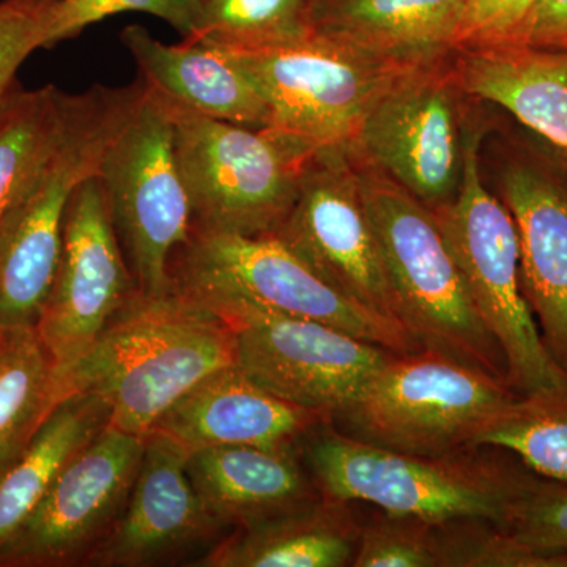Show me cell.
<instances>
[{
    "instance_id": "1",
    "label": "cell",
    "mask_w": 567,
    "mask_h": 567,
    "mask_svg": "<svg viewBox=\"0 0 567 567\" xmlns=\"http://www.w3.org/2000/svg\"><path fill=\"white\" fill-rule=\"evenodd\" d=\"M230 365H237V341L218 312L175 287L137 292L59 382V402L100 395L112 427L145 436L182 395Z\"/></svg>"
},
{
    "instance_id": "2",
    "label": "cell",
    "mask_w": 567,
    "mask_h": 567,
    "mask_svg": "<svg viewBox=\"0 0 567 567\" xmlns=\"http://www.w3.org/2000/svg\"><path fill=\"white\" fill-rule=\"evenodd\" d=\"M300 451L320 494L435 525L486 520L502 528L532 473L498 447L413 456L369 445L333 423L312 431Z\"/></svg>"
},
{
    "instance_id": "3",
    "label": "cell",
    "mask_w": 567,
    "mask_h": 567,
    "mask_svg": "<svg viewBox=\"0 0 567 567\" xmlns=\"http://www.w3.org/2000/svg\"><path fill=\"white\" fill-rule=\"evenodd\" d=\"M93 85L63 95L62 121L0 229V328L37 327L58 275L66 208L82 182L99 174L104 152L144 96Z\"/></svg>"
},
{
    "instance_id": "4",
    "label": "cell",
    "mask_w": 567,
    "mask_h": 567,
    "mask_svg": "<svg viewBox=\"0 0 567 567\" xmlns=\"http://www.w3.org/2000/svg\"><path fill=\"white\" fill-rule=\"evenodd\" d=\"M357 162L405 330L421 349L436 350L506 380L505 354L477 316L434 212L388 175Z\"/></svg>"
},
{
    "instance_id": "5",
    "label": "cell",
    "mask_w": 567,
    "mask_h": 567,
    "mask_svg": "<svg viewBox=\"0 0 567 567\" xmlns=\"http://www.w3.org/2000/svg\"><path fill=\"white\" fill-rule=\"evenodd\" d=\"M486 128L472 122L466 132L464 175L453 203L435 208L477 316L506 360V382L517 394L536 393L566 382L551 360L520 286L516 224L481 171Z\"/></svg>"
},
{
    "instance_id": "6",
    "label": "cell",
    "mask_w": 567,
    "mask_h": 567,
    "mask_svg": "<svg viewBox=\"0 0 567 567\" xmlns=\"http://www.w3.org/2000/svg\"><path fill=\"white\" fill-rule=\"evenodd\" d=\"M159 100L173 121L193 229L248 237L278 233L315 151L267 128L218 121Z\"/></svg>"
},
{
    "instance_id": "7",
    "label": "cell",
    "mask_w": 567,
    "mask_h": 567,
    "mask_svg": "<svg viewBox=\"0 0 567 567\" xmlns=\"http://www.w3.org/2000/svg\"><path fill=\"white\" fill-rule=\"evenodd\" d=\"M517 393L506 380L431 349L393 353L336 421L344 434L413 456L475 450L484 423Z\"/></svg>"
},
{
    "instance_id": "8",
    "label": "cell",
    "mask_w": 567,
    "mask_h": 567,
    "mask_svg": "<svg viewBox=\"0 0 567 567\" xmlns=\"http://www.w3.org/2000/svg\"><path fill=\"white\" fill-rule=\"evenodd\" d=\"M173 287L197 298H240L279 315L317 320L394 353L421 349L404 328L347 298L276 235L193 229L171 262Z\"/></svg>"
},
{
    "instance_id": "9",
    "label": "cell",
    "mask_w": 567,
    "mask_h": 567,
    "mask_svg": "<svg viewBox=\"0 0 567 567\" xmlns=\"http://www.w3.org/2000/svg\"><path fill=\"white\" fill-rule=\"evenodd\" d=\"M96 177L137 292H169L171 262L193 233V210L175 155L173 121L147 87L107 145Z\"/></svg>"
},
{
    "instance_id": "10",
    "label": "cell",
    "mask_w": 567,
    "mask_h": 567,
    "mask_svg": "<svg viewBox=\"0 0 567 567\" xmlns=\"http://www.w3.org/2000/svg\"><path fill=\"white\" fill-rule=\"evenodd\" d=\"M270 110L267 130L309 151L350 147L380 95L405 71L312 32L305 39L229 51Z\"/></svg>"
},
{
    "instance_id": "11",
    "label": "cell",
    "mask_w": 567,
    "mask_h": 567,
    "mask_svg": "<svg viewBox=\"0 0 567 567\" xmlns=\"http://www.w3.org/2000/svg\"><path fill=\"white\" fill-rule=\"evenodd\" d=\"M199 301L233 327L237 365L249 379L333 421L394 353L331 324L279 315L240 298Z\"/></svg>"
},
{
    "instance_id": "12",
    "label": "cell",
    "mask_w": 567,
    "mask_h": 567,
    "mask_svg": "<svg viewBox=\"0 0 567 567\" xmlns=\"http://www.w3.org/2000/svg\"><path fill=\"white\" fill-rule=\"evenodd\" d=\"M451 55L405 71L372 104L350 151L435 210L453 203L464 175L470 123Z\"/></svg>"
},
{
    "instance_id": "13",
    "label": "cell",
    "mask_w": 567,
    "mask_h": 567,
    "mask_svg": "<svg viewBox=\"0 0 567 567\" xmlns=\"http://www.w3.org/2000/svg\"><path fill=\"white\" fill-rule=\"evenodd\" d=\"M274 235L324 282L405 330L350 147L309 156L292 210Z\"/></svg>"
},
{
    "instance_id": "14",
    "label": "cell",
    "mask_w": 567,
    "mask_h": 567,
    "mask_svg": "<svg viewBox=\"0 0 567 567\" xmlns=\"http://www.w3.org/2000/svg\"><path fill=\"white\" fill-rule=\"evenodd\" d=\"M136 293L102 182L93 175L66 208L61 262L35 327L58 385Z\"/></svg>"
},
{
    "instance_id": "15",
    "label": "cell",
    "mask_w": 567,
    "mask_h": 567,
    "mask_svg": "<svg viewBox=\"0 0 567 567\" xmlns=\"http://www.w3.org/2000/svg\"><path fill=\"white\" fill-rule=\"evenodd\" d=\"M144 447L145 436L107 425L63 470L31 516L0 548V565L87 561L125 509Z\"/></svg>"
},
{
    "instance_id": "16",
    "label": "cell",
    "mask_w": 567,
    "mask_h": 567,
    "mask_svg": "<svg viewBox=\"0 0 567 567\" xmlns=\"http://www.w3.org/2000/svg\"><path fill=\"white\" fill-rule=\"evenodd\" d=\"M496 188L516 224L522 293L567 374V175L546 156L509 148L496 164Z\"/></svg>"
},
{
    "instance_id": "17",
    "label": "cell",
    "mask_w": 567,
    "mask_h": 567,
    "mask_svg": "<svg viewBox=\"0 0 567 567\" xmlns=\"http://www.w3.org/2000/svg\"><path fill=\"white\" fill-rule=\"evenodd\" d=\"M189 453L169 436L151 431L125 509L85 565H158L218 535L221 525L200 502L186 462Z\"/></svg>"
},
{
    "instance_id": "18",
    "label": "cell",
    "mask_w": 567,
    "mask_h": 567,
    "mask_svg": "<svg viewBox=\"0 0 567 567\" xmlns=\"http://www.w3.org/2000/svg\"><path fill=\"white\" fill-rule=\"evenodd\" d=\"M330 417L284 401L238 365L205 377L153 425L188 453L205 447H300Z\"/></svg>"
},
{
    "instance_id": "19",
    "label": "cell",
    "mask_w": 567,
    "mask_h": 567,
    "mask_svg": "<svg viewBox=\"0 0 567 567\" xmlns=\"http://www.w3.org/2000/svg\"><path fill=\"white\" fill-rule=\"evenodd\" d=\"M466 0H315L312 32L388 65L420 69L456 51Z\"/></svg>"
},
{
    "instance_id": "20",
    "label": "cell",
    "mask_w": 567,
    "mask_h": 567,
    "mask_svg": "<svg viewBox=\"0 0 567 567\" xmlns=\"http://www.w3.org/2000/svg\"><path fill=\"white\" fill-rule=\"evenodd\" d=\"M122 43L145 87L167 103L237 125H270L262 93L229 51L185 40L164 44L142 25H128Z\"/></svg>"
},
{
    "instance_id": "21",
    "label": "cell",
    "mask_w": 567,
    "mask_h": 567,
    "mask_svg": "<svg viewBox=\"0 0 567 567\" xmlns=\"http://www.w3.org/2000/svg\"><path fill=\"white\" fill-rule=\"evenodd\" d=\"M300 447L216 446L189 453L186 470L221 527H241L319 498Z\"/></svg>"
},
{
    "instance_id": "22",
    "label": "cell",
    "mask_w": 567,
    "mask_h": 567,
    "mask_svg": "<svg viewBox=\"0 0 567 567\" xmlns=\"http://www.w3.org/2000/svg\"><path fill=\"white\" fill-rule=\"evenodd\" d=\"M451 69L470 99L498 104L567 153V51L464 48L451 54Z\"/></svg>"
},
{
    "instance_id": "23",
    "label": "cell",
    "mask_w": 567,
    "mask_h": 567,
    "mask_svg": "<svg viewBox=\"0 0 567 567\" xmlns=\"http://www.w3.org/2000/svg\"><path fill=\"white\" fill-rule=\"evenodd\" d=\"M354 505L320 495L305 505L235 528L192 566H352L363 525Z\"/></svg>"
},
{
    "instance_id": "24",
    "label": "cell",
    "mask_w": 567,
    "mask_h": 567,
    "mask_svg": "<svg viewBox=\"0 0 567 567\" xmlns=\"http://www.w3.org/2000/svg\"><path fill=\"white\" fill-rule=\"evenodd\" d=\"M110 405L93 393L70 395L52 410L20 461L0 481V548L63 470L110 425Z\"/></svg>"
},
{
    "instance_id": "25",
    "label": "cell",
    "mask_w": 567,
    "mask_h": 567,
    "mask_svg": "<svg viewBox=\"0 0 567 567\" xmlns=\"http://www.w3.org/2000/svg\"><path fill=\"white\" fill-rule=\"evenodd\" d=\"M59 404L54 363L37 328H0V481Z\"/></svg>"
},
{
    "instance_id": "26",
    "label": "cell",
    "mask_w": 567,
    "mask_h": 567,
    "mask_svg": "<svg viewBox=\"0 0 567 567\" xmlns=\"http://www.w3.org/2000/svg\"><path fill=\"white\" fill-rule=\"evenodd\" d=\"M473 446L505 450L536 475L567 484V380L511 399L484 423Z\"/></svg>"
},
{
    "instance_id": "27",
    "label": "cell",
    "mask_w": 567,
    "mask_h": 567,
    "mask_svg": "<svg viewBox=\"0 0 567 567\" xmlns=\"http://www.w3.org/2000/svg\"><path fill=\"white\" fill-rule=\"evenodd\" d=\"M63 95L54 85L18 87L0 112V229L62 121Z\"/></svg>"
},
{
    "instance_id": "28",
    "label": "cell",
    "mask_w": 567,
    "mask_h": 567,
    "mask_svg": "<svg viewBox=\"0 0 567 567\" xmlns=\"http://www.w3.org/2000/svg\"><path fill=\"white\" fill-rule=\"evenodd\" d=\"M315 0H204L196 32L185 41L251 51L312 33Z\"/></svg>"
},
{
    "instance_id": "29",
    "label": "cell",
    "mask_w": 567,
    "mask_h": 567,
    "mask_svg": "<svg viewBox=\"0 0 567 567\" xmlns=\"http://www.w3.org/2000/svg\"><path fill=\"white\" fill-rule=\"evenodd\" d=\"M353 567H447L442 525L374 514L361 525Z\"/></svg>"
},
{
    "instance_id": "30",
    "label": "cell",
    "mask_w": 567,
    "mask_h": 567,
    "mask_svg": "<svg viewBox=\"0 0 567 567\" xmlns=\"http://www.w3.org/2000/svg\"><path fill=\"white\" fill-rule=\"evenodd\" d=\"M203 6L204 0H54L44 21L41 48L74 39L89 25L126 11L153 14L186 40L196 32Z\"/></svg>"
},
{
    "instance_id": "31",
    "label": "cell",
    "mask_w": 567,
    "mask_h": 567,
    "mask_svg": "<svg viewBox=\"0 0 567 567\" xmlns=\"http://www.w3.org/2000/svg\"><path fill=\"white\" fill-rule=\"evenodd\" d=\"M503 532L547 555H567V484L529 473Z\"/></svg>"
},
{
    "instance_id": "32",
    "label": "cell",
    "mask_w": 567,
    "mask_h": 567,
    "mask_svg": "<svg viewBox=\"0 0 567 567\" xmlns=\"http://www.w3.org/2000/svg\"><path fill=\"white\" fill-rule=\"evenodd\" d=\"M54 0H2L0 2V112L17 91L22 62L40 50L44 21Z\"/></svg>"
},
{
    "instance_id": "33",
    "label": "cell",
    "mask_w": 567,
    "mask_h": 567,
    "mask_svg": "<svg viewBox=\"0 0 567 567\" xmlns=\"http://www.w3.org/2000/svg\"><path fill=\"white\" fill-rule=\"evenodd\" d=\"M533 3L535 0H466L456 50L513 43Z\"/></svg>"
},
{
    "instance_id": "34",
    "label": "cell",
    "mask_w": 567,
    "mask_h": 567,
    "mask_svg": "<svg viewBox=\"0 0 567 567\" xmlns=\"http://www.w3.org/2000/svg\"><path fill=\"white\" fill-rule=\"evenodd\" d=\"M567 43V0H535L527 20L509 44L559 50Z\"/></svg>"
},
{
    "instance_id": "35",
    "label": "cell",
    "mask_w": 567,
    "mask_h": 567,
    "mask_svg": "<svg viewBox=\"0 0 567 567\" xmlns=\"http://www.w3.org/2000/svg\"><path fill=\"white\" fill-rule=\"evenodd\" d=\"M567 44V43H566ZM563 48V47H561ZM561 48H559V50H561Z\"/></svg>"
}]
</instances>
